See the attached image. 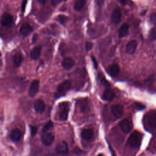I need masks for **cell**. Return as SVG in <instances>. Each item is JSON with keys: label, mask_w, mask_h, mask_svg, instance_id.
<instances>
[{"label": "cell", "mask_w": 156, "mask_h": 156, "mask_svg": "<svg viewBox=\"0 0 156 156\" xmlns=\"http://www.w3.org/2000/svg\"><path fill=\"white\" fill-rule=\"evenodd\" d=\"M141 134L138 131H135L132 132L129 137L127 143L132 148L138 147L141 144Z\"/></svg>", "instance_id": "6da1fadb"}, {"label": "cell", "mask_w": 156, "mask_h": 156, "mask_svg": "<svg viewBox=\"0 0 156 156\" xmlns=\"http://www.w3.org/2000/svg\"><path fill=\"white\" fill-rule=\"evenodd\" d=\"M69 110V104L66 102H62L59 105V118L62 121H66L68 118Z\"/></svg>", "instance_id": "7a4b0ae2"}, {"label": "cell", "mask_w": 156, "mask_h": 156, "mask_svg": "<svg viewBox=\"0 0 156 156\" xmlns=\"http://www.w3.org/2000/svg\"><path fill=\"white\" fill-rule=\"evenodd\" d=\"M71 81L67 80H65L58 85L57 87V93L59 94H63L71 89Z\"/></svg>", "instance_id": "3957f363"}, {"label": "cell", "mask_w": 156, "mask_h": 156, "mask_svg": "<svg viewBox=\"0 0 156 156\" xmlns=\"http://www.w3.org/2000/svg\"><path fill=\"white\" fill-rule=\"evenodd\" d=\"M13 23V17L9 13H4L2 16L1 20V23L2 24V26L5 27H9L12 25Z\"/></svg>", "instance_id": "277c9868"}, {"label": "cell", "mask_w": 156, "mask_h": 156, "mask_svg": "<svg viewBox=\"0 0 156 156\" xmlns=\"http://www.w3.org/2000/svg\"><path fill=\"white\" fill-rule=\"evenodd\" d=\"M54 140V136L51 133H44L41 136L42 143L46 146H50Z\"/></svg>", "instance_id": "5b68a950"}, {"label": "cell", "mask_w": 156, "mask_h": 156, "mask_svg": "<svg viewBox=\"0 0 156 156\" xmlns=\"http://www.w3.org/2000/svg\"><path fill=\"white\" fill-rule=\"evenodd\" d=\"M121 20V12L120 9H115L112 14L111 21L112 23L115 24H118L120 23Z\"/></svg>", "instance_id": "8992f818"}, {"label": "cell", "mask_w": 156, "mask_h": 156, "mask_svg": "<svg viewBox=\"0 0 156 156\" xmlns=\"http://www.w3.org/2000/svg\"><path fill=\"white\" fill-rule=\"evenodd\" d=\"M112 113L117 118L121 117L124 113V108L121 105H115L112 107Z\"/></svg>", "instance_id": "52a82bcc"}, {"label": "cell", "mask_w": 156, "mask_h": 156, "mask_svg": "<svg viewBox=\"0 0 156 156\" xmlns=\"http://www.w3.org/2000/svg\"><path fill=\"white\" fill-rule=\"evenodd\" d=\"M39 90V80H34L31 83L29 90V94L30 96L33 97L34 96Z\"/></svg>", "instance_id": "ba28073f"}, {"label": "cell", "mask_w": 156, "mask_h": 156, "mask_svg": "<svg viewBox=\"0 0 156 156\" xmlns=\"http://www.w3.org/2000/svg\"><path fill=\"white\" fill-rule=\"evenodd\" d=\"M119 125V127H120L121 130L124 133H129L131 129H132V126L130 125V123L129 121L127 119H122L120 122Z\"/></svg>", "instance_id": "9c48e42d"}, {"label": "cell", "mask_w": 156, "mask_h": 156, "mask_svg": "<svg viewBox=\"0 0 156 156\" xmlns=\"http://www.w3.org/2000/svg\"><path fill=\"white\" fill-rule=\"evenodd\" d=\"M34 107L35 111L39 113H42L44 112L46 105L44 101L41 99H37L35 101L34 104Z\"/></svg>", "instance_id": "30bf717a"}, {"label": "cell", "mask_w": 156, "mask_h": 156, "mask_svg": "<svg viewBox=\"0 0 156 156\" xmlns=\"http://www.w3.org/2000/svg\"><path fill=\"white\" fill-rule=\"evenodd\" d=\"M55 151L59 154H66L68 152V144L65 141H61L58 143L56 147Z\"/></svg>", "instance_id": "8fae6325"}, {"label": "cell", "mask_w": 156, "mask_h": 156, "mask_svg": "<svg viewBox=\"0 0 156 156\" xmlns=\"http://www.w3.org/2000/svg\"><path fill=\"white\" fill-rule=\"evenodd\" d=\"M75 65V62L74 60L71 57H66L65 58L62 62V66L66 69H71Z\"/></svg>", "instance_id": "7c38bea8"}, {"label": "cell", "mask_w": 156, "mask_h": 156, "mask_svg": "<svg viewBox=\"0 0 156 156\" xmlns=\"http://www.w3.org/2000/svg\"><path fill=\"white\" fill-rule=\"evenodd\" d=\"M115 93L114 91L111 90L110 88H107L103 93L102 95V98L104 101H110L115 98Z\"/></svg>", "instance_id": "4fadbf2b"}, {"label": "cell", "mask_w": 156, "mask_h": 156, "mask_svg": "<svg viewBox=\"0 0 156 156\" xmlns=\"http://www.w3.org/2000/svg\"><path fill=\"white\" fill-rule=\"evenodd\" d=\"M108 73L112 76H116L119 73V66L116 63H113L110 65L107 69Z\"/></svg>", "instance_id": "5bb4252c"}, {"label": "cell", "mask_w": 156, "mask_h": 156, "mask_svg": "<svg viewBox=\"0 0 156 156\" xmlns=\"http://www.w3.org/2000/svg\"><path fill=\"white\" fill-rule=\"evenodd\" d=\"M32 31H33L32 27L28 24L25 23V24H22L21 26L20 32H21V34L24 37L29 35Z\"/></svg>", "instance_id": "9a60e30c"}, {"label": "cell", "mask_w": 156, "mask_h": 156, "mask_svg": "<svg viewBox=\"0 0 156 156\" xmlns=\"http://www.w3.org/2000/svg\"><path fill=\"white\" fill-rule=\"evenodd\" d=\"M137 47V42L135 40H131L129 41L126 46L127 52L129 54H133Z\"/></svg>", "instance_id": "2e32d148"}, {"label": "cell", "mask_w": 156, "mask_h": 156, "mask_svg": "<svg viewBox=\"0 0 156 156\" xmlns=\"http://www.w3.org/2000/svg\"><path fill=\"white\" fill-rule=\"evenodd\" d=\"M21 136H22V133H21V130L18 129H16L12 131V132L10 135V138L13 141L16 142V141H18L21 139Z\"/></svg>", "instance_id": "e0dca14e"}, {"label": "cell", "mask_w": 156, "mask_h": 156, "mask_svg": "<svg viewBox=\"0 0 156 156\" xmlns=\"http://www.w3.org/2000/svg\"><path fill=\"white\" fill-rule=\"evenodd\" d=\"M41 46H37L33 48V49L30 52V57L32 59L37 60L38 59L41 54Z\"/></svg>", "instance_id": "ac0fdd59"}, {"label": "cell", "mask_w": 156, "mask_h": 156, "mask_svg": "<svg viewBox=\"0 0 156 156\" xmlns=\"http://www.w3.org/2000/svg\"><path fill=\"white\" fill-rule=\"evenodd\" d=\"M81 137L85 140H90L93 137V133L91 129H85L81 132Z\"/></svg>", "instance_id": "d6986e66"}, {"label": "cell", "mask_w": 156, "mask_h": 156, "mask_svg": "<svg viewBox=\"0 0 156 156\" xmlns=\"http://www.w3.org/2000/svg\"><path fill=\"white\" fill-rule=\"evenodd\" d=\"M129 26L127 23L123 24L119 29V37H124L127 35L129 32Z\"/></svg>", "instance_id": "ffe728a7"}, {"label": "cell", "mask_w": 156, "mask_h": 156, "mask_svg": "<svg viewBox=\"0 0 156 156\" xmlns=\"http://www.w3.org/2000/svg\"><path fill=\"white\" fill-rule=\"evenodd\" d=\"M85 4V0H76L74 4V9L76 11L82 10Z\"/></svg>", "instance_id": "44dd1931"}, {"label": "cell", "mask_w": 156, "mask_h": 156, "mask_svg": "<svg viewBox=\"0 0 156 156\" xmlns=\"http://www.w3.org/2000/svg\"><path fill=\"white\" fill-rule=\"evenodd\" d=\"M22 61H23V56L21 54L17 53L15 55H14L13 57V63L16 67H18L21 65Z\"/></svg>", "instance_id": "7402d4cb"}, {"label": "cell", "mask_w": 156, "mask_h": 156, "mask_svg": "<svg viewBox=\"0 0 156 156\" xmlns=\"http://www.w3.org/2000/svg\"><path fill=\"white\" fill-rule=\"evenodd\" d=\"M147 123L151 127H156V114H152L148 116Z\"/></svg>", "instance_id": "603a6c76"}, {"label": "cell", "mask_w": 156, "mask_h": 156, "mask_svg": "<svg viewBox=\"0 0 156 156\" xmlns=\"http://www.w3.org/2000/svg\"><path fill=\"white\" fill-rule=\"evenodd\" d=\"M52 126H53V123H52V122L51 121H48V122H46V123L44 125V126H43V129H42V131L44 132H47V131H48L49 130H50V129L52 127Z\"/></svg>", "instance_id": "cb8c5ba5"}, {"label": "cell", "mask_w": 156, "mask_h": 156, "mask_svg": "<svg viewBox=\"0 0 156 156\" xmlns=\"http://www.w3.org/2000/svg\"><path fill=\"white\" fill-rule=\"evenodd\" d=\"M149 38L151 40H156V29L155 28H152L149 31Z\"/></svg>", "instance_id": "d4e9b609"}, {"label": "cell", "mask_w": 156, "mask_h": 156, "mask_svg": "<svg viewBox=\"0 0 156 156\" xmlns=\"http://www.w3.org/2000/svg\"><path fill=\"white\" fill-rule=\"evenodd\" d=\"M57 20L62 24H64L68 21V17L63 15H60L57 16Z\"/></svg>", "instance_id": "484cf974"}, {"label": "cell", "mask_w": 156, "mask_h": 156, "mask_svg": "<svg viewBox=\"0 0 156 156\" xmlns=\"http://www.w3.org/2000/svg\"><path fill=\"white\" fill-rule=\"evenodd\" d=\"M150 22L152 24L156 26V13H152L150 16Z\"/></svg>", "instance_id": "4316f807"}, {"label": "cell", "mask_w": 156, "mask_h": 156, "mask_svg": "<svg viewBox=\"0 0 156 156\" xmlns=\"http://www.w3.org/2000/svg\"><path fill=\"white\" fill-rule=\"evenodd\" d=\"M65 0H51V2L52 6L55 7L57 5H58V4H60L62 1H63Z\"/></svg>", "instance_id": "83f0119b"}, {"label": "cell", "mask_w": 156, "mask_h": 156, "mask_svg": "<svg viewBox=\"0 0 156 156\" xmlns=\"http://www.w3.org/2000/svg\"><path fill=\"white\" fill-rule=\"evenodd\" d=\"M30 133H31V135H32V136L35 135V134L37 133V128H36L35 126H30Z\"/></svg>", "instance_id": "f1b7e54d"}, {"label": "cell", "mask_w": 156, "mask_h": 156, "mask_svg": "<svg viewBox=\"0 0 156 156\" xmlns=\"http://www.w3.org/2000/svg\"><path fill=\"white\" fill-rule=\"evenodd\" d=\"M93 47V43L91 42H87L85 44V48L87 51L90 50Z\"/></svg>", "instance_id": "f546056e"}, {"label": "cell", "mask_w": 156, "mask_h": 156, "mask_svg": "<svg viewBox=\"0 0 156 156\" xmlns=\"http://www.w3.org/2000/svg\"><path fill=\"white\" fill-rule=\"evenodd\" d=\"M26 4H27V0H23L22 4H21V10L23 12H24Z\"/></svg>", "instance_id": "4dcf8cb0"}, {"label": "cell", "mask_w": 156, "mask_h": 156, "mask_svg": "<svg viewBox=\"0 0 156 156\" xmlns=\"http://www.w3.org/2000/svg\"><path fill=\"white\" fill-rule=\"evenodd\" d=\"M136 107L138 108V109H139V110H141V109H143L145 108L144 105H143L142 104H140V103H136Z\"/></svg>", "instance_id": "1f68e13d"}, {"label": "cell", "mask_w": 156, "mask_h": 156, "mask_svg": "<svg viewBox=\"0 0 156 156\" xmlns=\"http://www.w3.org/2000/svg\"><path fill=\"white\" fill-rule=\"evenodd\" d=\"M91 60H92V61H93V62L94 68H98V63H97V62H96L95 58L93 57H91Z\"/></svg>", "instance_id": "d6a6232c"}, {"label": "cell", "mask_w": 156, "mask_h": 156, "mask_svg": "<svg viewBox=\"0 0 156 156\" xmlns=\"http://www.w3.org/2000/svg\"><path fill=\"white\" fill-rule=\"evenodd\" d=\"M38 35L37 34H35L34 36H33V38H32V42L33 43H35L37 41V39H38Z\"/></svg>", "instance_id": "836d02e7"}, {"label": "cell", "mask_w": 156, "mask_h": 156, "mask_svg": "<svg viewBox=\"0 0 156 156\" xmlns=\"http://www.w3.org/2000/svg\"><path fill=\"white\" fill-rule=\"evenodd\" d=\"M121 5H124L126 4V0H117Z\"/></svg>", "instance_id": "e575fe53"}, {"label": "cell", "mask_w": 156, "mask_h": 156, "mask_svg": "<svg viewBox=\"0 0 156 156\" xmlns=\"http://www.w3.org/2000/svg\"><path fill=\"white\" fill-rule=\"evenodd\" d=\"M96 1L97 2V4L99 5H101L104 2V0H96Z\"/></svg>", "instance_id": "d590c367"}, {"label": "cell", "mask_w": 156, "mask_h": 156, "mask_svg": "<svg viewBox=\"0 0 156 156\" xmlns=\"http://www.w3.org/2000/svg\"><path fill=\"white\" fill-rule=\"evenodd\" d=\"M40 3H41V4H44L46 1V0H37Z\"/></svg>", "instance_id": "8d00e7d4"}]
</instances>
